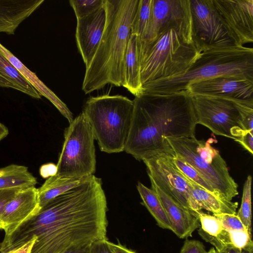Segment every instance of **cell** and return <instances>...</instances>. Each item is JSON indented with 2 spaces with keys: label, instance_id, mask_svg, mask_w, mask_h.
Masks as SVG:
<instances>
[{
  "label": "cell",
  "instance_id": "cell-42",
  "mask_svg": "<svg viewBox=\"0 0 253 253\" xmlns=\"http://www.w3.org/2000/svg\"><path fill=\"white\" fill-rule=\"evenodd\" d=\"M9 133L7 127L0 122V141L5 138Z\"/></svg>",
  "mask_w": 253,
  "mask_h": 253
},
{
  "label": "cell",
  "instance_id": "cell-9",
  "mask_svg": "<svg viewBox=\"0 0 253 253\" xmlns=\"http://www.w3.org/2000/svg\"><path fill=\"white\" fill-rule=\"evenodd\" d=\"M191 98L197 124L216 135L235 140L245 131L236 99L205 95L192 96Z\"/></svg>",
  "mask_w": 253,
  "mask_h": 253
},
{
  "label": "cell",
  "instance_id": "cell-31",
  "mask_svg": "<svg viewBox=\"0 0 253 253\" xmlns=\"http://www.w3.org/2000/svg\"><path fill=\"white\" fill-rule=\"evenodd\" d=\"M213 215L219 220L223 227L228 231L247 230L236 213H222Z\"/></svg>",
  "mask_w": 253,
  "mask_h": 253
},
{
  "label": "cell",
  "instance_id": "cell-6",
  "mask_svg": "<svg viewBox=\"0 0 253 253\" xmlns=\"http://www.w3.org/2000/svg\"><path fill=\"white\" fill-rule=\"evenodd\" d=\"M133 108V100L121 95L105 94L86 100L82 113L102 151H124Z\"/></svg>",
  "mask_w": 253,
  "mask_h": 253
},
{
  "label": "cell",
  "instance_id": "cell-27",
  "mask_svg": "<svg viewBox=\"0 0 253 253\" xmlns=\"http://www.w3.org/2000/svg\"><path fill=\"white\" fill-rule=\"evenodd\" d=\"M153 0H139L138 6L131 24V34L143 41L149 29L152 16Z\"/></svg>",
  "mask_w": 253,
  "mask_h": 253
},
{
  "label": "cell",
  "instance_id": "cell-16",
  "mask_svg": "<svg viewBox=\"0 0 253 253\" xmlns=\"http://www.w3.org/2000/svg\"><path fill=\"white\" fill-rule=\"evenodd\" d=\"M40 209L38 188L32 186L20 190L5 205L1 212L0 221L4 236L9 235Z\"/></svg>",
  "mask_w": 253,
  "mask_h": 253
},
{
  "label": "cell",
  "instance_id": "cell-35",
  "mask_svg": "<svg viewBox=\"0 0 253 253\" xmlns=\"http://www.w3.org/2000/svg\"><path fill=\"white\" fill-rule=\"evenodd\" d=\"M236 141L238 142L251 154H253V130H245Z\"/></svg>",
  "mask_w": 253,
  "mask_h": 253
},
{
  "label": "cell",
  "instance_id": "cell-15",
  "mask_svg": "<svg viewBox=\"0 0 253 253\" xmlns=\"http://www.w3.org/2000/svg\"><path fill=\"white\" fill-rule=\"evenodd\" d=\"M106 21L104 6L84 17L77 19V46L86 68L92 61L103 34Z\"/></svg>",
  "mask_w": 253,
  "mask_h": 253
},
{
  "label": "cell",
  "instance_id": "cell-19",
  "mask_svg": "<svg viewBox=\"0 0 253 253\" xmlns=\"http://www.w3.org/2000/svg\"><path fill=\"white\" fill-rule=\"evenodd\" d=\"M0 51L8 60L34 86L40 94L48 99L64 117H68L71 111L67 105L37 77L10 51L0 43Z\"/></svg>",
  "mask_w": 253,
  "mask_h": 253
},
{
  "label": "cell",
  "instance_id": "cell-38",
  "mask_svg": "<svg viewBox=\"0 0 253 253\" xmlns=\"http://www.w3.org/2000/svg\"><path fill=\"white\" fill-rule=\"evenodd\" d=\"M107 244L113 253H136L134 251L127 248L120 243L115 244L107 240Z\"/></svg>",
  "mask_w": 253,
  "mask_h": 253
},
{
  "label": "cell",
  "instance_id": "cell-25",
  "mask_svg": "<svg viewBox=\"0 0 253 253\" xmlns=\"http://www.w3.org/2000/svg\"><path fill=\"white\" fill-rule=\"evenodd\" d=\"M83 178L61 177L56 174L48 178L38 188L40 209L52 199L78 185Z\"/></svg>",
  "mask_w": 253,
  "mask_h": 253
},
{
  "label": "cell",
  "instance_id": "cell-18",
  "mask_svg": "<svg viewBox=\"0 0 253 253\" xmlns=\"http://www.w3.org/2000/svg\"><path fill=\"white\" fill-rule=\"evenodd\" d=\"M44 0H0V33L13 35Z\"/></svg>",
  "mask_w": 253,
  "mask_h": 253
},
{
  "label": "cell",
  "instance_id": "cell-26",
  "mask_svg": "<svg viewBox=\"0 0 253 253\" xmlns=\"http://www.w3.org/2000/svg\"><path fill=\"white\" fill-rule=\"evenodd\" d=\"M137 189L142 200V204L162 228L172 230L171 224L166 212L156 192L138 182Z\"/></svg>",
  "mask_w": 253,
  "mask_h": 253
},
{
  "label": "cell",
  "instance_id": "cell-21",
  "mask_svg": "<svg viewBox=\"0 0 253 253\" xmlns=\"http://www.w3.org/2000/svg\"><path fill=\"white\" fill-rule=\"evenodd\" d=\"M197 217L201 227L198 230L199 234L204 240L213 245L217 252L233 246L229 231L216 217L202 211L198 213Z\"/></svg>",
  "mask_w": 253,
  "mask_h": 253
},
{
  "label": "cell",
  "instance_id": "cell-11",
  "mask_svg": "<svg viewBox=\"0 0 253 253\" xmlns=\"http://www.w3.org/2000/svg\"><path fill=\"white\" fill-rule=\"evenodd\" d=\"M190 3L193 41L202 51L236 45L221 22L212 0H190Z\"/></svg>",
  "mask_w": 253,
  "mask_h": 253
},
{
  "label": "cell",
  "instance_id": "cell-2",
  "mask_svg": "<svg viewBox=\"0 0 253 253\" xmlns=\"http://www.w3.org/2000/svg\"><path fill=\"white\" fill-rule=\"evenodd\" d=\"M134 108L124 151L138 161L160 154L173 155L166 138L195 136L197 125L191 96L186 91L142 93Z\"/></svg>",
  "mask_w": 253,
  "mask_h": 253
},
{
  "label": "cell",
  "instance_id": "cell-7",
  "mask_svg": "<svg viewBox=\"0 0 253 253\" xmlns=\"http://www.w3.org/2000/svg\"><path fill=\"white\" fill-rule=\"evenodd\" d=\"M165 139L173 155L193 167L221 197L232 201L238 195V184L230 175L226 162L211 145L213 138L207 141L195 136Z\"/></svg>",
  "mask_w": 253,
  "mask_h": 253
},
{
  "label": "cell",
  "instance_id": "cell-4",
  "mask_svg": "<svg viewBox=\"0 0 253 253\" xmlns=\"http://www.w3.org/2000/svg\"><path fill=\"white\" fill-rule=\"evenodd\" d=\"M140 79L142 86L151 82L183 74L202 50L193 41L192 29H166L150 42L139 38Z\"/></svg>",
  "mask_w": 253,
  "mask_h": 253
},
{
  "label": "cell",
  "instance_id": "cell-14",
  "mask_svg": "<svg viewBox=\"0 0 253 253\" xmlns=\"http://www.w3.org/2000/svg\"><path fill=\"white\" fill-rule=\"evenodd\" d=\"M185 91L191 96L205 95L253 100V82L231 76H220L189 84Z\"/></svg>",
  "mask_w": 253,
  "mask_h": 253
},
{
  "label": "cell",
  "instance_id": "cell-13",
  "mask_svg": "<svg viewBox=\"0 0 253 253\" xmlns=\"http://www.w3.org/2000/svg\"><path fill=\"white\" fill-rule=\"evenodd\" d=\"M192 28L190 0H153L152 16L147 34L142 42H150L170 27Z\"/></svg>",
  "mask_w": 253,
  "mask_h": 253
},
{
  "label": "cell",
  "instance_id": "cell-12",
  "mask_svg": "<svg viewBox=\"0 0 253 253\" xmlns=\"http://www.w3.org/2000/svg\"><path fill=\"white\" fill-rule=\"evenodd\" d=\"M218 15L238 46L253 42V0H212Z\"/></svg>",
  "mask_w": 253,
  "mask_h": 253
},
{
  "label": "cell",
  "instance_id": "cell-41",
  "mask_svg": "<svg viewBox=\"0 0 253 253\" xmlns=\"http://www.w3.org/2000/svg\"><path fill=\"white\" fill-rule=\"evenodd\" d=\"M89 247L90 246L76 248L69 250L64 253H90Z\"/></svg>",
  "mask_w": 253,
  "mask_h": 253
},
{
  "label": "cell",
  "instance_id": "cell-3",
  "mask_svg": "<svg viewBox=\"0 0 253 253\" xmlns=\"http://www.w3.org/2000/svg\"><path fill=\"white\" fill-rule=\"evenodd\" d=\"M139 1L105 0V26L96 53L85 69L82 84L85 94L108 84L125 86L126 53Z\"/></svg>",
  "mask_w": 253,
  "mask_h": 253
},
{
  "label": "cell",
  "instance_id": "cell-32",
  "mask_svg": "<svg viewBox=\"0 0 253 253\" xmlns=\"http://www.w3.org/2000/svg\"><path fill=\"white\" fill-rule=\"evenodd\" d=\"M232 246L236 248L244 249L253 243L252 235L247 230L229 231Z\"/></svg>",
  "mask_w": 253,
  "mask_h": 253
},
{
  "label": "cell",
  "instance_id": "cell-39",
  "mask_svg": "<svg viewBox=\"0 0 253 253\" xmlns=\"http://www.w3.org/2000/svg\"><path fill=\"white\" fill-rule=\"evenodd\" d=\"M217 253H253V243L250 244L244 249H238L230 247Z\"/></svg>",
  "mask_w": 253,
  "mask_h": 253
},
{
  "label": "cell",
  "instance_id": "cell-5",
  "mask_svg": "<svg viewBox=\"0 0 253 253\" xmlns=\"http://www.w3.org/2000/svg\"><path fill=\"white\" fill-rule=\"evenodd\" d=\"M223 75L253 82V48L234 45L206 49L183 74L148 83L142 93H176L185 91L192 83Z\"/></svg>",
  "mask_w": 253,
  "mask_h": 253
},
{
  "label": "cell",
  "instance_id": "cell-30",
  "mask_svg": "<svg viewBox=\"0 0 253 253\" xmlns=\"http://www.w3.org/2000/svg\"><path fill=\"white\" fill-rule=\"evenodd\" d=\"M105 0H70L77 19L87 15L104 6Z\"/></svg>",
  "mask_w": 253,
  "mask_h": 253
},
{
  "label": "cell",
  "instance_id": "cell-37",
  "mask_svg": "<svg viewBox=\"0 0 253 253\" xmlns=\"http://www.w3.org/2000/svg\"><path fill=\"white\" fill-rule=\"evenodd\" d=\"M57 171V166L53 163H48L42 165L40 169V174L44 178H49L55 175Z\"/></svg>",
  "mask_w": 253,
  "mask_h": 253
},
{
  "label": "cell",
  "instance_id": "cell-1",
  "mask_svg": "<svg viewBox=\"0 0 253 253\" xmlns=\"http://www.w3.org/2000/svg\"><path fill=\"white\" fill-rule=\"evenodd\" d=\"M106 196L93 174L52 199L0 243V253L37 238L30 253H64L106 239Z\"/></svg>",
  "mask_w": 253,
  "mask_h": 253
},
{
  "label": "cell",
  "instance_id": "cell-10",
  "mask_svg": "<svg viewBox=\"0 0 253 253\" xmlns=\"http://www.w3.org/2000/svg\"><path fill=\"white\" fill-rule=\"evenodd\" d=\"M142 161L151 182L174 202L197 215L201 211L192 196L189 180L172 165L169 155L160 154Z\"/></svg>",
  "mask_w": 253,
  "mask_h": 253
},
{
  "label": "cell",
  "instance_id": "cell-17",
  "mask_svg": "<svg viewBox=\"0 0 253 253\" xmlns=\"http://www.w3.org/2000/svg\"><path fill=\"white\" fill-rule=\"evenodd\" d=\"M151 188L157 194L166 212L172 231L179 238H187L200 227L197 215L172 200L154 183Z\"/></svg>",
  "mask_w": 253,
  "mask_h": 253
},
{
  "label": "cell",
  "instance_id": "cell-20",
  "mask_svg": "<svg viewBox=\"0 0 253 253\" xmlns=\"http://www.w3.org/2000/svg\"><path fill=\"white\" fill-rule=\"evenodd\" d=\"M139 37L131 34L128 40L125 61V85L135 96L142 93L140 65L138 49Z\"/></svg>",
  "mask_w": 253,
  "mask_h": 253
},
{
  "label": "cell",
  "instance_id": "cell-24",
  "mask_svg": "<svg viewBox=\"0 0 253 253\" xmlns=\"http://www.w3.org/2000/svg\"><path fill=\"white\" fill-rule=\"evenodd\" d=\"M37 178L27 167L15 164L0 168V190L35 186Z\"/></svg>",
  "mask_w": 253,
  "mask_h": 253
},
{
  "label": "cell",
  "instance_id": "cell-29",
  "mask_svg": "<svg viewBox=\"0 0 253 253\" xmlns=\"http://www.w3.org/2000/svg\"><path fill=\"white\" fill-rule=\"evenodd\" d=\"M251 184L252 176L249 175L244 185L241 205L236 214L252 235Z\"/></svg>",
  "mask_w": 253,
  "mask_h": 253
},
{
  "label": "cell",
  "instance_id": "cell-40",
  "mask_svg": "<svg viewBox=\"0 0 253 253\" xmlns=\"http://www.w3.org/2000/svg\"><path fill=\"white\" fill-rule=\"evenodd\" d=\"M34 238L23 246L7 252L6 253H30L32 248L36 240Z\"/></svg>",
  "mask_w": 253,
  "mask_h": 253
},
{
  "label": "cell",
  "instance_id": "cell-22",
  "mask_svg": "<svg viewBox=\"0 0 253 253\" xmlns=\"http://www.w3.org/2000/svg\"><path fill=\"white\" fill-rule=\"evenodd\" d=\"M189 181L192 196L201 210H206L212 212L213 215L237 213V202L217 196L200 188L190 180Z\"/></svg>",
  "mask_w": 253,
  "mask_h": 253
},
{
  "label": "cell",
  "instance_id": "cell-8",
  "mask_svg": "<svg viewBox=\"0 0 253 253\" xmlns=\"http://www.w3.org/2000/svg\"><path fill=\"white\" fill-rule=\"evenodd\" d=\"M94 140L90 126L81 113L65 130L56 175L70 178L93 175L96 169Z\"/></svg>",
  "mask_w": 253,
  "mask_h": 253
},
{
  "label": "cell",
  "instance_id": "cell-36",
  "mask_svg": "<svg viewBox=\"0 0 253 253\" xmlns=\"http://www.w3.org/2000/svg\"><path fill=\"white\" fill-rule=\"evenodd\" d=\"M107 239L94 242L90 246V253H113L107 244Z\"/></svg>",
  "mask_w": 253,
  "mask_h": 253
},
{
  "label": "cell",
  "instance_id": "cell-23",
  "mask_svg": "<svg viewBox=\"0 0 253 253\" xmlns=\"http://www.w3.org/2000/svg\"><path fill=\"white\" fill-rule=\"evenodd\" d=\"M0 86L12 88L33 98H41L37 89L0 51Z\"/></svg>",
  "mask_w": 253,
  "mask_h": 253
},
{
  "label": "cell",
  "instance_id": "cell-43",
  "mask_svg": "<svg viewBox=\"0 0 253 253\" xmlns=\"http://www.w3.org/2000/svg\"><path fill=\"white\" fill-rule=\"evenodd\" d=\"M208 253H217L216 251L214 248H211L208 252Z\"/></svg>",
  "mask_w": 253,
  "mask_h": 253
},
{
  "label": "cell",
  "instance_id": "cell-33",
  "mask_svg": "<svg viewBox=\"0 0 253 253\" xmlns=\"http://www.w3.org/2000/svg\"><path fill=\"white\" fill-rule=\"evenodd\" d=\"M179 253H208V252L200 241L186 239Z\"/></svg>",
  "mask_w": 253,
  "mask_h": 253
},
{
  "label": "cell",
  "instance_id": "cell-34",
  "mask_svg": "<svg viewBox=\"0 0 253 253\" xmlns=\"http://www.w3.org/2000/svg\"><path fill=\"white\" fill-rule=\"evenodd\" d=\"M21 189L15 188L0 190V217L5 205ZM0 229H2L0 221Z\"/></svg>",
  "mask_w": 253,
  "mask_h": 253
},
{
  "label": "cell",
  "instance_id": "cell-28",
  "mask_svg": "<svg viewBox=\"0 0 253 253\" xmlns=\"http://www.w3.org/2000/svg\"><path fill=\"white\" fill-rule=\"evenodd\" d=\"M169 159L172 165L187 179L190 180L200 188L209 192L221 197L200 175L197 171L183 159L174 155L169 156Z\"/></svg>",
  "mask_w": 253,
  "mask_h": 253
}]
</instances>
